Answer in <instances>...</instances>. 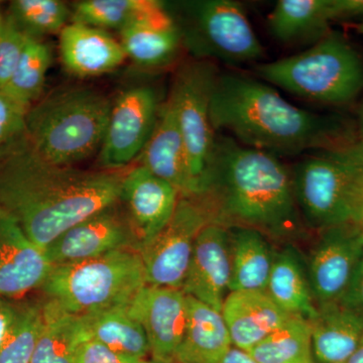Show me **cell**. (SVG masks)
I'll list each match as a JSON object with an SVG mask.
<instances>
[{
    "label": "cell",
    "mask_w": 363,
    "mask_h": 363,
    "mask_svg": "<svg viewBox=\"0 0 363 363\" xmlns=\"http://www.w3.org/2000/svg\"><path fill=\"white\" fill-rule=\"evenodd\" d=\"M123 177L52 164L23 133L0 150V209L45 250L72 226L121 201Z\"/></svg>",
    "instance_id": "1"
},
{
    "label": "cell",
    "mask_w": 363,
    "mask_h": 363,
    "mask_svg": "<svg viewBox=\"0 0 363 363\" xmlns=\"http://www.w3.org/2000/svg\"><path fill=\"white\" fill-rule=\"evenodd\" d=\"M210 114L215 133L228 131L240 145L276 157L332 149L357 138L339 119L295 106L271 85L242 74L218 75Z\"/></svg>",
    "instance_id": "2"
},
{
    "label": "cell",
    "mask_w": 363,
    "mask_h": 363,
    "mask_svg": "<svg viewBox=\"0 0 363 363\" xmlns=\"http://www.w3.org/2000/svg\"><path fill=\"white\" fill-rule=\"evenodd\" d=\"M200 200L213 223L286 235L301 226L292 174L278 157L217 138Z\"/></svg>",
    "instance_id": "3"
},
{
    "label": "cell",
    "mask_w": 363,
    "mask_h": 363,
    "mask_svg": "<svg viewBox=\"0 0 363 363\" xmlns=\"http://www.w3.org/2000/svg\"><path fill=\"white\" fill-rule=\"evenodd\" d=\"M111 105L106 96L90 88L52 92L26 113V140L45 161L74 167L99 152Z\"/></svg>",
    "instance_id": "4"
},
{
    "label": "cell",
    "mask_w": 363,
    "mask_h": 363,
    "mask_svg": "<svg viewBox=\"0 0 363 363\" xmlns=\"http://www.w3.org/2000/svg\"><path fill=\"white\" fill-rule=\"evenodd\" d=\"M264 82L318 104L344 105L363 91V59L347 40L331 32L306 51L260 64Z\"/></svg>",
    "instance_id": "5"
},
{
    "label": "cell",
    "mask_w": 363,
    "mask_h": 363,
    "mask_svg": "<svg viewBox=\"0 0 363 363\" xmlns=\"http://www.w3.org/2000/svg\"><path fill=\"white\" fill-rule=\"evenodd\" d=\"M147 286L138 250H121L95 259L52 266L40 290L71 314L84 316L128 307Z\"/></svg>",
    "instance_id": "6"
},
{
    "label": "cell",
    "mask_w": 363,
    "mask_h": 363,
    "mask_svg": "<svg viewBox=\"0 0 363 363\" xmlns=\"http://www.w3.org/2000/svg\"><path fill=\"white\" fill-rule=\"evenodd\" d=\"M294 193L298 210L313 228L324 230L352 223L363 184V142L355 138L317 150L294 167Z\"/></svg>",
    "instance_id": "7"
},
{
    "label": "cell",
    "mask_w": 363,
    "mask_h": 363,
    "mask_svg": "<svg viewBox=\"0 0 363 363\" xmlns=\"http://www.w3.org/2000/svg\"><path fill=\"white\" fill-rule=\"evenodd\" d=\"M183 44L198 58L238 66L264 57L241 4L234 0H195L180 4Z\"/></svg>",
    "instance_id": "8"
},
{
    "label": "cell",
    "mask_w": 363,
    "mask_h": 363,
    "mask_svg": "<svg viewBox=\"0 0 363 363\" xmlns=\"http://www.w3.org/2000/svg\"><path fill=\"white\" fill-rule=\"evenodd\" d=\"M217 77L216 68L210 62H190L177 73L169 93L187 150L189 169L195 186L194 198L203 194L216 145L210 107Z\"/></svg>",
    "instance_id": "9"
},
{
    "label": "cell",
    "mask_w": 363,
    "mask_h": 363,
    "mask_svg": "<svg viewBox=\"0 0 363 363\" xmlns=\"http://www.w3.org/2000/svg\"><path fill=\"white\" fill-rule=\"evenodd\" d=\"M211 223V214L199 198L180 196L169 223L138 250L147 285L182 289L196 238Z\"/></svg>",
    "instance_id": "10"
},
{
    "label": "cell",
    "mask_w": 363,
    "mask_h": 363,
    "mask_svg": "<svg viewBox=\"0 0 363 363\" xmlns=\"http://www.w3.org/2000/svg\"><path fill=\"white\" fill-rule=\"evenodd\" d=\"M160 106L156 90L150 86H135L117 97L98 155L104 171H121L140 157L154 130Z\"/></svg>",
    "instance_id": "11"
},
{
    "label": "cell",
    "mask_w": 363,
    "mask_h": 363,
    "mask_svg": "<svg viewBox=\"0 0 363 363\" xmlns=\"http://www.w3.org/2000/svg\"><path fill=\"white\" fill-rule=\"evenodd\" d=\"M362 257V226L345 223L321 230L307 274L317 309L341 303Z\"/></svg>",
    "instance_id": "12"
},
{
    "label": "cell",
    "mask_w": 363,
    "mask_h": 363,
    "mask_svg": "<svg viewBox=\"0 0 363 363\" xmlns=\"http://www.w3.org/2000/svg\"><path fill=\"white\" fill-rule=\"evenodd\" d=\"M116 205L72 226L45 248L52 266L95 259L121 250H140V243L128 215Z\"/></svg>",
    "instance_id": "13"
},
{
    "label": "cell",
    "mask_w": 363,
    "mask_h": 363,
    "mask_svg": "<svg viewBox=\"0 0 363 363\" xmlns=\"http://www.w3.org/2000/svg\"><path fill=\"white\" fill-rule=\"evenodd\" d=\"M128 310L147 334L152 359L174 362L187 325L188 296L184 291L147 285Z\"/></svg>",
    "instance_id": "14"
},
{
    "label": "cell",
    "mask_w": 363,
    "mask_h": 363,
    "mask_svg": "<svg viewBox=\"0 0 363 363\" xmlns=\"http://www.w3.org/2000/svg\"><path fill=\"white\" fill-rule=\"evenodd\" d=\"M230 277V230L220 224H209L196 238L182 290L221 312Z\"/></svg>",
    "instance_id": "15"
},
{
    "label": "cell",
    "mask_w": 363,
    "mask_h": 363,
    "mask_svg": "<svg viewBox=\"0 0 363 363\" xmlns=\"http://www.w3.org/2000/svg\"><path fill=\"white\" fill-rule=\"evenodd\" d=\"M363 18V0H279L269 16L272 37L285 44L316 43L332 23Z\"/></svg>",
    "instance_id": "16"
},
{
    "label": "cell",
    "mask_w": 363,
    "mask_h": 363,
    "mask_svg": "<svg viewBox=\"0 0 363 363\" xmlns=\"http://www.w3.org/2000/svg\"><path fill=\"white\" fill-rule=\"evenodd\" d=\"M179 199L180 194L171 184L140 164L124 174L121 200L128 208L140 247L166 227L175 213Z\"/></svg>",
    "instance_id": "17"
},
{
    "label": "cell",
    "mask_w": 363,
    "mask_h": 363,
    "mask_svg": "<svg viewBox=\"0 0 363 363\" xmlns=\"http://www.w3.org/2000/svg\"><path fill=\"white\" fill-rule=\"evenodd\" d=\"M52 264L11 217L0 219V297L18 298L40 290Z\"/></svg>",
    "instance_id": "18"
},
{
    "label": "cell",
    "mask_w": 363,
    "mask_h": 363,
    "mask_svg": "<svg viewBox=\"0 0 363 363\" xmlns=\"http://www.w3.org/2000/svg\"><path fill=\"white\" fill-rule=\"evenodd\" d=\"M138 157L140 166L171 184L182 197H195L187 150L175 104L169 95L168 100L160 106L154 130Z\"/></svg>",
    "instance_id": "19"
},
{
    "label": "cell",
    "mask_w": 363,
    "mask_h": 363,
    "mask_svg": "<svg viewBox=\"0 0 363 363\" xmlns=\"http://www.w3.org/2000/svg\"><path fill=\"white\" fill-rule=\"evenodd\" d=\"M121 44L130 58L143 68H164L180 54L183 37L175 18L162 2L119 30Z\"/></svg>",
    "instance_id": "20"
},
{
    "label": "cell",
    "mask_w": 363,
    "mask_h": 363,
    "mask_svg": "<svg viewBox=\"0 0 363 363\" xmlns=\"http://www.w3.org/2000/svg\"><path fill=\"white\" fill-rule=\"evenodd\" d=\"M60 56L66 70L80 78L109 73L126 59L121 42L106 30L79 23L60 33Z\"/></svg>",
    "instance_id": "21"
},
{
    "label": "cell",
    "mask_w": 363,
    "mask_h": 363,
    "mask_svg": "<svg viewBox=\"0 0 363 363\" xmlns=\"http://www.w3.org/2000/svg\"><path fill=\"white\" fill-rule=\"evenodd\" d=\"M222 315L234 347L250 351L290 319L267 292L238 291L227 295Z\"/></svg>",
    "instance_id": "22"
},
{
    "label": "cell",
    "mask_w": 363,
    "mask_h": 363,
    "mask_svg": "<svg viewBox=\"0 0 363 363\" xmlns=\"http://www.w3.org/2000/svg\"><path fill=\"white\" fill-rule=\"evenodd\" d=\"M309 323L315 363H343L363 342V317L341 303L318 308Z\"/></svg>",
    "instance_id": "23"
},
{
    "label": "cell",
    "mask_w": 363,
    "mask_h": 363,
    "mask_svg": "<svg viewBox=\"0 0 363 363\" xmlns=\"http://www.w3.org/2000/svg\"><path fill=\"white\" fill-rule=\"evenodd\" d=\"M233 347L223 315L188 296L185 334L175 363H219Z\"/></svg>",
    "instance_id": "24"
},
{
    "label": "cell",
    "mask_w": 363,
    "mask_h": 363,
    "mask_svg": "<svg viewBox=\"0 0 363 363\" xmlns=\"http://www.w3.org/2000/svg\"><path fill=\"white\" fill-rule=\"evenodd\" d=\"M229 293L266 292L274 253L264 234L248 227H231Z\"/></svg>",
    "instance_id": "25"
},
{
    "label": "cell",
    "mask_w": 363,
    "mask_h": 363,
    "mask_svg": "<svg viewBox=\"0 0 363 363\" xmlns=\"http://www.w3.org/2000/svg\"><path fill=\"white\" fill-rule=\"evenodd\" d=\"M266 292L291 316L304 318L308 321L317 316L307 272L293 248L274 255Z\"/></svg>",
    "instance_id": "26"
},
{
    "label": "cell",
    "mask_w": 363,
    "mask_h": 363,
    "mask_svg": "<svg viewBox=\"0 0 363 363\" xmlns=\"http://www.w3.org/2000/svg\"><path fill=\"white\" fill-rule=\"evenodd\" d=\"M44 309V326L30 363H75L79 348L89 339L82 317L47 298Z\"/></svg>",
    "instance_id": "27"
},
{
    "label": "cell",
    "mask_w": 363,
    "mask_h": 363,
    "mask_svg": "<svg viewBox=\"0 0 363 363\" xmlns=\"http://www.w3.org/2000/svg\"><path fill=\"white\" fill-rule=\"evenodd\" d=\"M82 317L88 337L125 357L147 360L149 340L140 322L128 307H117Z\"/></svg>",
    "instance_id": "28"
},
{
    "label": "cell",
    "mask_w": 363,
    "mask_h": 363,
    "mask_svg": "<svg viewBox=\"0 0 363 363\" xmlns=\"http://www.w3.org/2000/svg\"><path fill=\"white\" fill-rule=\"evenodd\" d=\"M247 352L257 363H315L309 321L291 317Z\"/></svg>",
    "instance_id": "29"
},
{
    "label": "cell",
    "mask_w": 363,
    "mask_h": 363,
    "mask_svg": "<svg viewBox=\"0 0 363 363\" xmlns=\"http://www.w3.org/2000/svg\"><path fill=\"white\" fill-rule=\"evenodd\" d=\"M51 64L52 51L49 45L40 38L28 35L13 77L1 91L30 111L44 92L45 78Z\"/></svg>",
    "instance_id": "30"
},
{
    "label": "cell",
    "mask_w": 363,
    "mask_h": 363,
    "mask_svg": "<svg viewBox=\"0 0 363 363\" xmlns=\"http://www.w3.org/2000/svg\"><path fill=\"white\" fill-rule=\"evenodd\" d=\"M44 322V301L16 305L13 321L0 342V363L32 362Z\"/></svg>",
    "instance_id": "31"
},
{
    "label": "cell",
    "mask_w": 363,
    "mask_h": 363,
    "mask_svg": "<svg viewBox=\"0 0 363 363\" xmlns=\"http://www.w3.org/2000/svg\"><path fill=\"white\" fill-rule=\"evenodd\" d=\"M155 0H84L74 6L72 23L106 30H123L159 6Z\"/></svg>",
    "instance_id": "32"
},
{
    "label": "cell",
    "mask_w": 363,
    "mask_h": 363,
    "mask_svg": "<svg viewBox=\"0 0 363 363\" xmlns=\"http://www.w3.org/2000/svg\"><path fill=\"white\" fill-rule=\"evenodd\" d=\"M72 16L68 6L59 0H16L9 6V18L26 35L61 33Z\"/></svg>",
    "instance_id": "33"
},
{
    "label": "cell",
    "mask_w": 363,
    "mask_h": 363,
    "mask_svg": "<svg viewBox=\"0 0 363 363\" xmlns=\"http://www.w3.org/2000/svg\"><path fill=\"white\" fill-rule=\"evenodd\" d=\"M26 37L28 35L7 16L0 30V90L4 89L13 77L25 48Z\"/></svg>",
    "instance_id": "34"
},
{
    "label": "cell",
    "mask_w": 363,
    "mask_h": 363,
    "mask_svg": "<svg viewBox=\"0 0 363 363\" xmlns=\"http://www.w3.org/2000/svg\"><path fill=\"white\" fill-rule=\"evenodd\" d=\"M28 111L0 90V150L25 133Z\"/></svg>",
    "instance_id": "35"
},
{
    "label": "cell",
    "mask_w": 363,
    "mask_h": 363,
    "mask_svg": "<svg viewBox=\"0 0 363 363\" xmlns=\"http://www.w3.org/2000/svg\"><path fill=\"white\" fill-rule=\"evenodd\" d=\"M145 360L125 357L106 347L104 344L88 339L79 348L75 363H145Z\"/></svg>",
    "instance_id": "36"
},
{
    "label": "cell",
    "mask_w": 363,
    "mask_h": 363,
    "mask_svg": "<svg viewBox=\"0 0 363 363\" xmlns=\"http://www.w3.org/2000/svg\"><path fill=\"white\" fill-rule=\"evenodd\" d=\"M341 304L363 317V257Z\"/></svg>",
    "instance_id": "37"
},
{
    "label": "cell",
    "mask_w": 363,
    "mask_h": 363,
    "mask_svg": "<svg viewBox=\"0 0 363 363\" xmlns=\"http://www.w3.org/2000/svg\"><path fill=\"white\" fill-rule=\"evenodd\" d=\"M14 312H16V304L9 302L6 298L0 297V342L13 321Z\"/></svg>",
    "instance_id": "38"
},
{
    "label": "cell",
    "mask_w": 363,
    "mask_h": 363,
    "mask_svg": "<svg viewBox=\"0 0 363 363\" xmlns=\"http://www.w3.org/2000/svg\"><path fill=\"white\" fill-rule=\"evenodd\" d=\"M219 363H257L247 351L233 347L222 358Z\"/></svg>",
    "instance_id": "39"
},
{
    "label": "cell",
    "mask_w": 363,
    "mask_h": 363,
    "mask_svg": "<svg viewBox=\"0 0 363 363\" xmlns=\"http://www.w3.org/2000/svg\"><path fill=\"white\" fill-rule=\"evenodd\" d=\"M352 223L363 226V184L358 193L357 203L353 210Z\"/></svg>",
    "instance_id": "40"
},
{
    "label": "cell",
    "mask_w": 363,
    "mask_h": 363,
    "mask_svg": "<svg viewBox=\"0 0 363 363\" xmlns=\"http://www.w3.org/2000/svg\"><path fill=\"white\" fill-rule=\"evenodd\" d=\"M343 363H363V342L357 348V351Z\"/></svg>",
    "instance_id": "41"
},
{
    "label": "cell",
    "mask_w": 363,
    "mask_h": 363,
    "mask_svg": "<svg viewBox=\"0 0 363 363\" xmlns=\"http://www.w3.org/2000/svg\"><path fill=\"white\" fill-rule=\"evenodd\" d=\"M357 136L358 140L363 142V105L360 108L359 116H358Z\"/></svg>",
    "instance_id": "42"
},
{
    "label": "cell",
    "mask_w": 363,
    "mask_h": 363,
    "mask_svg": "<svg viewBox=\"0 0 363 363\" xmlns=\"http://www.w3.org/2000/svg\"><path fill=\"white\" fill-rule=\"evenodd\" d=\"M357 28L358 32H359L360 33H362V35H363V18H362V21H360V23H358Z\"/></svg>",
    "instance_id": "43"
},
{
    "label": "cell",
    "mask_w": 363,
    "mask_h": 363,
    "mask_svg": "<svg viewBox=\"0 0 363 363\" xmlns=\"http://www.w3.org/2000/svg\"><path fill=\"white\" fill-rule=\"evenodd\" d=\"M145 363H175V362H159V360H145Z\"/></svg>",
    "instance_id": "44"
},
{
    "label": "cell",
    "mask_w": 363,
    "mask_h": 363,
    "mask_svg": "<svg viewBox=\"0 0 363 363\" xmlns=\"http://www.w3.org/2000/svg\"><path fill=\"white\" fill-rule=\"evenodd\" d=\"M4 20L1 16V13H0V30H1L2 26H4Z\"/></svg>",
    "instance_id": "45"
},
{
    "label": "cell",
    "mask_w": 363,
    "mask_h": 363,
    "mask_svg": "<svg viewBox=\"0 0 363 363\" xmlns=\"http://www.w3.org/2000/svg\"><path fill=\"white\" fill-rule=\"evenodd\" d=\"M4 215H6V214H4V211H2V210H1V209H0V219H1V218H2V217H4Z\"/></svg>",
    "instance_id": "46"
},
{
    "label": "cell",
    "mask_w": 363,
    "mask_h": 363,
    "mask_svg": "<svg viewBox=\"0 0 363 363\" xmlns=\"http://www.w3.org/2000/svg\"><path fill=\"white\" fill-rule=\"evenodd\" d=\"M362 230H363V226H362Z\"/></svg>",
    "instance_id": "47"
}]
</instances>
